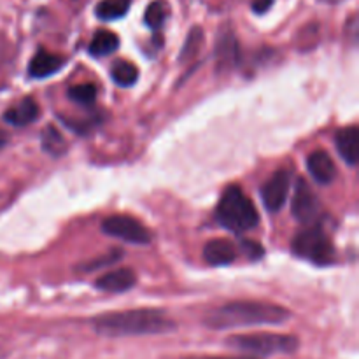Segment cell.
<instances>
[{
	"instance_id": "1",
	"label": "cell",
	"mask_w": 359,
	"mask_h": 359,
	"mask_svg": "<svg viewBox=\"0 0 359 359\" xmlns=\"http://www.w3.org/2000/svg\"><path fill=\"white\" fill-rule=\"evenodd\" d=\"M93 328L102 337H140V335H161L174 332L175 323L161 311L153 309H137V311H123L102 314L93 319Z\"/></svg>"
},
{
	"instance_id": "2",
	"label": "cell",
	"mask_w": 359,
	"mask_h": 359,
	"mask_svg": "<svg viewBox=\"0 0 359 359\" xmlns=\"http://www.w3.org/2000/svg\"><path fill=\"white\" fill-rule=\"evenodd\" d=\"M287 318L290 312L280 305L265 302H230L212 309L203 323L212 330H231L256 325H280Z\"/></svg>"
},
{
	"instance_id": "3",
	"label": "cell",
	"mask_w": 359,
	"mask_h": 359,
	"mask_svg": "<svg viewBox=\"0 0 359 359\" xmlns=\"http://www.w3.org/2000/svg\"><path fill=\"white\" fill-rule=\"evenodd\" d=\"M216 219L226 230L242 233L258 226L259 214L255 203L238 186L224 189L219 203L216 207Z\"/></svg>"
},
{
	"instance_id": "4",
	"label": "cell",
	"mask_w": 359,
	"mask_h": 359,
	"mask_svg": "<svg viewBox=\"0 0 359 359\" xmlns=\"http://www.w3.org/2000/svg\"><path fill=\"white\" fill-rule=\"evenodd\" d=\"M226 344L242 353L256 354V356H272V354H293L300 342L293 335H279V333H252V335H235L226 340Z\"/></svg>"
},
{
	"instance_id": "5",
	"label": "cell",
	"mask_w": 359,
	"mask_h": 359,
	"mask_svg": "<svg viewBox=\"0 0 359 359\" xmlns=\"http://www.w3.org/2000/svg\"><path fill=\"white\" fill-rule=\"evenodd\" d=\"M291 248L298 258L307 259L314 265H332L335 262V249L332 241L318 224L298 231Z\"/></svg>"
},
{
	"instance_id": "6",
	"label": "cell",
	"mask_w": 359,
	"mask_h": 359,
	"mask_svg": "<svg viewBox=\"0 0 359 359\" xmlns=\"http://www.w3.org/2000/svg\"><path fill=\"white\" fill-rule=\"evenodd\" d=\"M102 231L109 237L130 242V244L146 245L151 242V231L140 221L130 216H109L102 221Z\"/></svg>"
},
{
	"instance_id": "7",
	"label": "cell",
	"mask_w": 359,
	"mask_h": 359,
	"mask_svg": "<svg viewBox=\"0 0 359 359\" xmlns=\"http://www.w3.org/2000/svg\"><path fill=\"white\" fill-rule=\"evenodd\" d=\"M291 210H293V216L305 224L314 223L321 214V203L305 179H298Z\"/></svg>"
},
{
	"instance_id": "8",
	"label": "cell",
	"mask_w": 359,
	"mask_h": 359,
	"mask_svg": "<svg viewBox=\"0 0 359 359\" xmlns=\"http://www.w3.org/2000/svg\"><path fill=\"white\" fill-rule=\"evenodd\" d=\"M290 172L277 170L276 174L270 175L269 181L262 186V198L266 209L270 212H277L286 203L287 195H290Z\"/></svg>"
},
{
	"instance_id": "9",
	"label": "cell",
	"mask_w": 359,
	"mask_h": 359,
	"mask_svg": "<svg viewBox=\"0 0 359 359\" xmlns=\"http://www.w3.org/2000/svg\"><path fill=\"white\" fill-rule=\"evenodd\" d=\"M63 63H65L63 56L56 55V53H49L46 49H39L34 55V58L30 60L28 76L34 77V79H44V77H49L58 72L63 67Z\"/></svg>"
},
{
	"instance_id": "10",
	"label": "cell",
	"mask_w": 359,
	"mask_h": 359,
	"mask_svg": "<svg viewBox=\"0 0 359 359\" xmlns=\"http://www.w3.org/2000/svg\"><path fill=\"white\" fill-rule=\"evenodd\" d=\"M135 283L137 276L133 273V270L119 269L98 277L95 286L100 291H107V293H125V291L132 290V287L135 286Z\"/></svg>"
},
{
	"instance_id": "11",
	"label": "cell",
	"mask_w": 359,
	"mask_h": 359,
	"mask_svg": "<svg viewBox=\"0 0 359 359\" xmlns=\"http://www.w3.org/2000/svg\"><path fill=\"white\" fill-rule=\"evenodd\" d=\"M307 168L319 184H330L337 177L335 163H333L332 156L323 149H318L309 154Z\"/></svg>"
},
{
	"instance_id": "12",
	"label": "cell",
	"mask_w": 359,
	"mask_h": 359,
	"mask_svg": "<svg viewBox=\"0 0 359 359\" xmlns=\"http://www.w3.org/2000/svg\"><path fill=\"white\" fill-rule=\"evenodd\" d=\"M203 258L212 266L230 265L237 259V248L226 238H214L203 248Z\"/></svg>"
},
{
	"instance_id": "13",
	"label": "cell",
	"mask_w": 359,
	"mask_h": 359,
	"mask_svg": "<svg viewBox=\"0 0 359 359\" xmlns=\"http://www.w3.org/2000/svg\"><path fill=\"white\" fill-rule=\"evenodd\" d=\"M337 149L340 156L351 167H356L359 160V130L358 126H346L335 135Z\"/></svg>"
},
{
	"instance_id": "14",
	"label": "cell",
	"mask_w": 359,
	"mask_h": 359,
	"mask_svg": "<svg viewBox=\"0 0 359 359\" xmlns=\"http://www.w3.org/2000/svg\"><path fill=\"white\" fill-rule=\"evenodd\" d=\"M216 58L219 69H231L238 60V44L231 30H223L217 37Z\"/></svg>"
},
{
	"instance_id": "15",
	"label": "cell",
	"mask_w": 359,
	"mask_h": 359,
	"mask_svg": "<svg viewBox=\"0 0 359 359\" xmlns=\"http://www.w3.org/2000/svg\"><path fill=\"white\" fill-rule=\"evenodd\" d=\"M39 118V105L35 104L34 98L27 97L21 102H18L16 105H13L11 109H7L4 119L6 123L13 126H27L30 123H34Z\"/></svg>"
},
{
	"instance_id": "16",
	"label": "cell",
	"mask_w": 359,
	"mask_h": 359,
	"mask_svg": "<svg viewBox=\"0 0 359 359\" xmlns=\"http://www.w3.org/2000/svg\"><path fill=\"white\" fill-rule=\"evenodd\" d=\"M118 35L112 34V32L109 30H98L97 34L93 35V39H91L88 51H90L91 56H107L111 55V53L118 51Z\"/></svg>"
},
{
	"instance_id": "17",
	"label": "cell",
	"mask_w": 359,
	"mask_h": 359,
	"mask_svg": "<svg viewBox=\"0 0 359 359\" xmlns=\"http://www.w3.org/2000/svg\"><path fill=\"white\" fill-rule=\"evenodd\" d=\"M130 6L132 0H100L95 13L102 21H114L125 16L130 11Z\"/></svg>"
},
{
	"instance_id": "18",
	"label": "cell",
	"mask_w": 359,
	"mask_h": 359,
	"mask_svg": "<svg viewBox=\"0 0 359 359\" xmlns=\"http://www.w3.org/2000/svg\"><path fill=\"white\" fill-rule=\"evenodd\" d=\"M111 76L112 81H114L118 86L130 88L137 83V79H139V69H137L133 63L126 62V60H119V62H116L114 65H112Z\"/></svg>"
},
{
	"instance_id": "19",
	"label": "cell",
	"mask_w": 359,
	"mask_h": 359,
	"mask_svg": "<svg viewBox=\"0 0 359 359\" xmlns=\"http://www.w3.org/2000/svg\"><path fill=\"white\" fill-rule=\"evenodd\" d=\"M168 7L163 0H154L153 4H149L146 9V14H144V21H146L147 27L151 30H158V28L163 27L165 20H167Z\"/></svg>"
},
{
	"instance_id": "20",
	"label": "cell",
	"mask_w": 359,
	"mask_h": 359,
	"mask_svg": "<svg viewBox=\"0 0 359 359\" xmlns=\"http://www.w3.org/2000/svg\"><path fill=\"white\" fill-rule=\"evenodd\" d=\"M69 98L79 105H91L97 100V88L91 83L76 84V86L69 88Z\"/></svg>"
},
{
	"instance_id": "21",
	"label": "cell",
	"mask_w": 359,
	"mask_h": 359,
	"mask_svg": "<svg viewBox=\"0 0 359 359\" xmlns=\"http://www.w3.org/2000/svg\"><path fill=\"white\" fill-rule=\"evenodd\" d=\"M42 147L48 151L49 154H62L65 151V142H63V137L60 135L58 130L48 126L42 133Z\"/></svg>"
},
{
	"instance_id": "22",
	"label": "cell",
	"mask_w": 359,
	"mask_h": 359,
	"mask_svg": "<svg viewBox=\"0 0 359 359\" xmlns=\"http://www.w3.org/2000/svg\"><path fill=\"white\" fill-rule=\"evenodd\" d=\"M202 39H203V32L200 27L191 28V32L188 34V39H186V44L182 48V55H181V62H186V60L193 58V56L198 53L200 46H202Z\"/></svg>"
},
{
	"instance_id": "23",
	"label": "cell",
	"mask_w": 359,
	"mask_h": 359,
	"mask_svg": "<svg viewBox=\"0 0 359 359\" xmlns=\"http://www.w3.org/2000/svg\"><path fill=\"white\" fill-rule=\"evenodd\" d=\"M119 258H123V252H119V251H112V252H109V255L102 256L100 259H95V262H91L90 265L84 266L83 270H97V269H100V266L112 265V263L118 262Z\"/></svg>"
},
{
	"instance_id": "24",
	"label": "cell",
	"mask_w": 359,
	"mask_h": 359,
	"mask_svg": "<svg viewBox=\"0 0 359 359\" xmlns=\"http://www.w3.org/2000/svg\"><path fill=\"white\" fill-rule=\"evenodd\" d=\"M242 249H244V252L251 259H258V258H262V256H263V248L258 244V242L242 241Z\"/></svg>"
},
{
	"instance_id": "25",
	"label": "cell",
	"mask_w": 359,
	"mask_h": 359,
	"mask_svg": "<svg viewBox=\"0 0 359 359\" xmlns=\"http://www.w3.org/2000/svg\"><path fill=\"white\" fill-rule=\"evenodd\" d=\"M273 2H276V0H255V2H252V11H255L256 14H265L266 11L273 6Z\"/></svg>"
},
{
	"instance_id": "26",
	"label": "cell",
	"mask_w": 359,
	"mask_h": 359,
	"mask_svg": "<svg viewBox=\"0 0 359 359\" xmlns=\"http://www.w3.org/2000/svg\"><path fill=\"white\" fill-rule=\"evenodd\" d=\"M195 359H252V358H195Z\"/></svg>"
},
{
	"instance_id": "27",
	"label": "cell",
	"mask_w": 359,
	"mask_h": 359,
	"mask_svg": "<svg viewBox=\"0 0 359 359\" xmlns=\"http://www.w3.org/2000/svg\"><path fill=\"white\" fill-rule=\"evenodd\" d=\"M323 2H328V4H337V2H340V0H323Z\"/></svg>"
}]
</instances>
